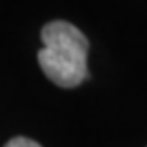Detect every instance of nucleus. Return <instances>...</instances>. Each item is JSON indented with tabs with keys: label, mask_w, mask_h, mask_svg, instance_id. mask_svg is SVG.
Masks as SVG:
<instances>
[{
	"label": "nucleus",
	"mask_w": 147,
	"mask_h": 147,
	"mask_svg": "<svg viewBox=\"0 0 147 147\" xmlns=\"http://www.w3.org/2000/svg\"><path fill=\"white\" fill-rule=\"evenodd\" d=\"M4 147H41V145L30 138H25V136H16V138L9 140Z\"/></svg>",
	"instance_id": "obj_2"
},
{
	"label": "nucleus",
	"mask_w": 147,
	"mask_h": 147,
	"mask_svg": "<svg viewBox=\"0 0 147 147\" xmlns=\"http://www.w3.org/2000/svg\"><path fill=\"white\" fill-rule=\"evenodd\" d=\"M43 48L37 53L45 75L59 87L73 89L87 78L89 41L67 22H50L41 30Z\"/></svg>",
	"instance_id": "obj_1"
}]
</instances>
